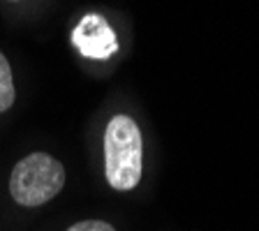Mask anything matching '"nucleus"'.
I'll use <instances>...</instances> for the list:
<instances>
[{
  "label": "nucleus",
  "instance_id": "nucleus-1",
  "mask_svg": "<svg viewBox=\"0 0 259 231\" xmlns=\"http://www.w3.org/2000/svg\"><path fill=\"white\" fill-rule=\"evenodd\" d=\"M104 171L113 190H135L144 171V141L139 125L118 113L109 120L104 129Z\"/></svg>",
  "mask_w": 259,
  "mask_h": 231
},
{
  "label": "nucleus",
  "instance_id": "nucleus-2",
  "mask_svg": "<svg viewBox=\"0 0 259 231\" xmlns=\"http://www.w3.org/2000/svg\"><path fill=\"white\" fill-rule=\"evenodd\" d=\"M65 185V169L56 157L47 153H30L23 157L10 176L12 199L19 206H42L58 197Z\"/></svg>",
  "mask_w": 259,
  "mask_h": 231
},
{
  "label": "nucleus",
  "instance_id": "nucleus-3",
  "mask_svg": "<svg viewBox=\"0 0 259 231\" xmlns=\"http://www.w3.org/2000/svg\"><path fill=\"white\" fill-rule=\"evenodd\" d=\"M72 44L81 51V56L95 60H107L118 51V39L107 19L100 14H86L72 30Z\"/></svg>",
  "mask_w": 259,
  "mask_h": 231
},
{
  "label": "nucleus",
  "instance_id": "nucleus-4",
  "mask_svg": "<svg viewBox=\"0 0 259 231\" xmlns=\"http://www.w3.org/2000/svg\"><path fill=\"white\" fill-rule=\"evenodd\" d=\"M14 76H12V67L7 63V58L0 51V113H5L7 109L14 104Z\"/></svg>",
  "mask_w": 259,
  "mask_h": 231
},
{
  "label": "nucleus",
  "instance_id": "nucleus-5",
  "mask_svg": "<svg viewBox=\"0 0 259 231\" xmlns=\"http://www.w3.org/2000/svg\"><path fill=\"white\" fill-rule=\"evenodd\" d=\"M67 231H116V229L109 222H102V220H83L72 224Z\"/></svg>",
  "mask_w": 259,
  "mask_h": 231
}]
</instances>
